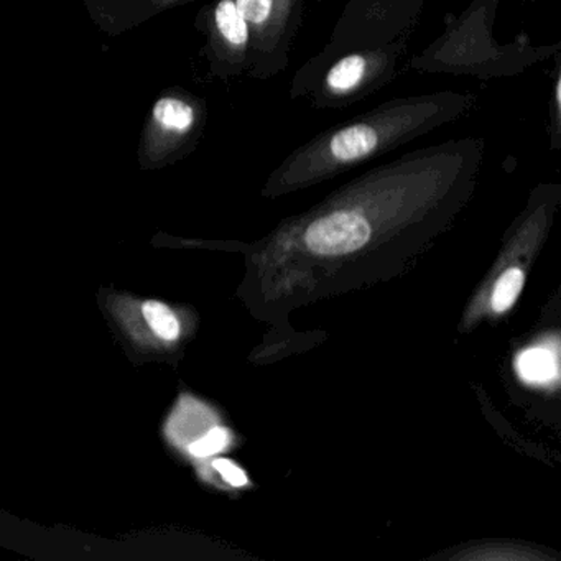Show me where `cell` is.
I'll return each mask as SVG.
<instances>
[{
  "label": "cell",
  "mask_w": 561,
  "mask_h": 561,
  "mask_svg": "<svg viewBox=\"0 0 561 561\" xmlns=\"http://www.w3.org/2000/svg\"><path fill=\"white\" fill-rule=\"evenodd\" d=\"M476 104L478 96L462 91L393 98L291 150L272 173L268 188L310 185L370 162L439 127L458 123Z\"/></svg>",
  "instance_id": "1"
},
{
  "label": "cell",
  "mask_w": 561,
  "mask_h": 561,
  "mask_svg": "<svg viewBox=\"0 0 561 561\" xmlns=\"http://www.w3.org/2000/svg\"><path fill=\"white\" fill-rule=\"evenodd\" d=\"M499 4L501 0H472L461 14L446 15L443 34L407 67L419 73L491 81L517 77L560 54L561 44L538 47L525 34L511 44H499L494 38Z\"/></svg>",
  "instance_id": "2"
},
{
  "label": "cell",
  "mask_w": 561,
  "mask_h": 561,
  "mask_svg": "<svg viewBox=\"0 0 561 561\" xmlns=\"http://www.w3.org/2000/svg\"><path fill=\"white\" fill-rule=\"evenodd\" d=\"M430 0H347L328 44L291 78L290 100H305L317 78L337 55L412 38Z\"/></svg>",
  "instance_id": "3"
},
{
  "label": "cell",
  "mask_w": 561,
  "mask_h": 561,
  "mask_svg": "<svg viewBox=\"0 0 561 561\" xmlns=\"http://www.w3.org/2000/svg\"><path fill=\"white\" fill-rule=\"evenodd\" d=\"M410 38L337 55L321 71L305 100L314 110L343 111L393 83L409 54Z\"/></svg>",
  "instance_id": "4"
},
{
  "label": "cell",
  "mask_w": 561,
  "mask_h": 561,
  "mask_svg": "<svg viewBox=\"0 0 561 561\" xmlns=\"http://www.w3.org/2000/svg\"><path fill=\"white\" fill-rule=\"evenodd\" d=\"M208 104L203 98L170 88L150 107L140 137L139 156L144 169H162L195 152L205 136Z\"/></svg>",
  "instance_id": "5"
},
{
  "label": "cell",
  "mask_w": 561,
  "mask_h": 561,
  "mask_svg": "<svg viewBox=\"0 0 561 561\" xmlns=\"http://www.w3.org/2000/svg\"><path fill=\"white\" fill-rule=\"evenodd\" d=\"M251 31L248 77L268 81L287 70L304 24L305 0H236Z\"/></svg>",
  "instance_id": "6"
},
{
  "label": "cell",
  "mask_w": 561,
  "mask_h": 561,
  "mask_svg": "<svg viewBox=\"0 0 561 561\" xmlns=\"http://www.w3.org/2000/svg\"><path fill=\"white\" fill-rule=\"evenodd\" d=\"M196 31L205 35L203 57L209 75L219 81L248 75L251 67V31L236 0H211L196 15Z\"/></svg>",
  "instance_id": "7"
},
{
  "label": "cell",
  "mask_w": 561,
  "mask_h": 561,
  "mask_svg": "<svg viewBox=\"0 0 561 561\" xmlns=\"http://www.w3.org/2000/svg\"><path fill=\"white\" fill-rule=\"evenodd\" d=\"M373 236L370 219L363 203L336 205L314 218L305 232L311 252L321 255H344L364 248Z\"/></svg>",
  "instance_id": "8"
},
{
  "label": "cell",
  "mask_w": 561,
  "mask_h": 561,
  "mask_svg": "<svg viewBox=\"0 0 561 561\" xmlns=\"http://www.w3.org/2000/svg\"><path fill=\"white\" fill-rule=\"evenodd\" d=\"M192 2L195 0H84V5L101 31L119 35L139 27L163 12Z\"/></svg>",
  "instance_id": "9"
},
{
  "label": "cell",
  "mask_w": 561,
  "mask_h": 561,
  "mask_svg": "<svg viewBox=\"0 0 561 561\" xmlns=\"http://www.w3.org/2000/svg\"><path fill=\"white\" fill-rule=\"evenodd\" d=\"M517 369L522 379L531 383H547L557 379V356L545 347H534L518 356Z\"/></svg>",
  "instance_id": "10"
},
{
  "label": "cell",
  "mask_w": 561,
  "mask_h": 561,
  "mask_svg": "<svg viewBox=\"0 0 561 561\" xmlns=\"http://www.w3.org/2000/svg\"><path fill=\"white\" fill-rule=\"evenodd\" d=\"M142 310L144 318H146L147 323L150 324L157 336L163 337L167 341H173L179 337V320H176L175 314L167 305L150 300L144 304Z\"/></svg>",
  "instance_id": "11"
},
{
  "label": "cell",
  "mask_w": 561,
  "mask_h": 561,
  "mask_svg": "<svg viewBox=\"0 0 561 561\" xmlns=\"http://www.w3.org/2000/svg\"><path fill=\"white\" fill-rule=\"evenodd\" d=\"M551 94L548 98V134H550V149L558 150L561 146V67L560 54L557 55Z\"/></svg>",
  "instance_id": "12"
},
{
  "label": "cell",
  "mask_w": 561,
  "mask_h": 561,
  "mask_svg": "<svg viewBox=\"0 0 561 561\" xmlns=\"http://www.w3.org/2000/svg\"><path fill=\"white\" fill-rule=\"evenodd\" d=\"M522 285H524V274H522L520 268H508L507 272H504L495 284L494 295H492L494 310L499 313L508 310L517 300Z\"/></svg>",
  "instance_id": "13"
},
{
  "label": "cell",
  "mask_w": 561,
  "mask_h": 561,
  "mask_svg": "<svg viewBox=\"0 0 561 561\" xmlns=\"http://www.w3.org/2000/svg\"><path fill=\"white\" fill-rule=\"evenodd\" d=\"M229 435L225 428H213L211 432L206 433L202 439L193 443L190 446V451L196 458H206V456L216 455L222 451L228 446Z\"/></svg>",
  "instance_id": "14"
},
{
  "label": "cell",
  "mask_w": 561,
  "mask_h": 561,
  "mask_svg": "<svg viewBox=\"0 0 561 561\" xmlns=\"http://www.w3.org/2000/svg\"><path fill=\"white\" fill-rule=\"evenodd\" d=\"M213 466H215L216 471H218L229 484L236 485V488H242V485L248 484V476L242 472L239 466L229 461V459H216Z\"/></svg>",
  "instance_id": "15"
}]
</instances>
